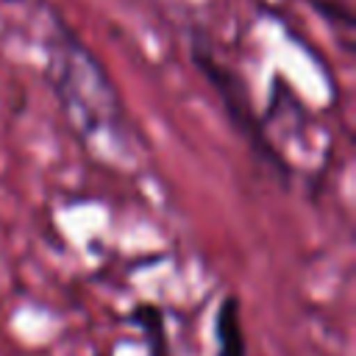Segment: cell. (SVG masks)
Listing matches in <instances>:
<instances>
[{"label":"cell","instance_id":"obj_1","mask_svg":"<svg viewBox=\"0 0 356 356\" xmlns=\"http://www.w3.org/2000/svg\"><path fill=\"white\" fill-rule=\"evenodd\" d=\"M42 44L44 81L53 89L75 134L83 139L106 136L128 145L134 136V125L125 114L122 97L111 75L56 8L47 11Z\"/></svg>","mask_w":356,"mask_h":356},{"label":"cell","instance_id":"obj_2","mask_svg":"<svg viewBox=\"0 0 356 356\" xmlns=\"http://www.w3.org/2000/svg\"><path fill=\"white\" fill-rule=\"evenodd\" d=\"M189 56H192V64L197 67V72L209 81V86L217 92L220 103H222V111L231 122V128L245 139V145L253 150V156L273 172L278 175V181L286 186L289 184V175H292V167L286 164V159L281 156V150L273 145V139L267 136V125L264 120L256 114L253 108V100H250V92L242 81V75L228 67L225 61H220L214 56V50L206 44V39L195 31L192 33V44H189Z\"/></svg>","mask_w":356,"mask_h":356},{"label":"cell","instance_id":"obj_3","mask_svg":"<svg viewBox=\"0 0 356 356\" xmlns=\"http://www.w3.org/2000/svg\"><path fill=\"white\" fill-rule=\"evenodd\" d=\"M214 345L217 356H248V339L242 328L239 295H225L214 312Z\"/></svg>","mask_w":356,"mask_h":356},{"label":"cell","instance_id":"obj_4","mask_svg":"<svg viewBox=\"0 0 356 356\" xmlns=\"http://www.w3.org/2000/svg\"><path fill=\"white\" fill-rule=\"evenodd\" d=\"M128 323H134L142 331V342L147 348V356H172L164 309L159 303H136L128 312Z\"/></svg>","mask_w":356,"mask_h":356},{"label":"cell","instance_id":"obj_5","mask_svg":"<svg viewBox=\"0 0 356 356\" xmlns=\"http://www.w3.org/2000/svg\"><path fill=\"white\" fill-rule=\"evenodd\" d=\"M0 3H22V0H0Z\"/></svg>","mask_w":356,"mask_h":356}]
</instances>
